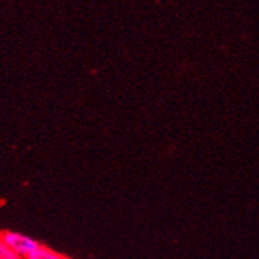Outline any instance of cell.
Returning a JSON list of instances; mask_svg holds the SVG:
<instances>
[{
	"label": "cell",
	"mask_w": 259,
	"mask_h": 259,
	"mask_svg": "<svg viewBox=\"0 0 259 259\" xmlns=\"http://www.w3.org/2000/svg\"><path fill=\"white\" fill-rule=\"evenodd\" d=\"M2 242L24 259L41 246L36 239L17 232H2Z\"/></svg>",
	"instance_id": "obj_1"
},
{
	"label": "cell",
	"mask_w": 259,
	"mask_h": 259,
	"mask_svg": "<svg viewBox=\"0 0 259 259\" xmlns=\"http://www.w3.org/2000/svg\"><path fill=\"white\" fill-rule=\"evenodd\" d=\"M0 241H2V232H0Z\"/></svg>",
	"instance_id": "obj_5"
},
{
	"label": "cell",
	"mask_w": 259,
	"mask_h": 259,
	"mask_svg": "<svg viewBox=\"0 0 259 259\" xmlns=\"http://www.w3.org/2000/svg\"><path fill=\"white\" fill-rule=\"evenodd\" d=\"M4 249H6V245H4V243L2 242V241H0V255H2V254H3Z\"/></svg>",
	"instance_id": "obj_4"
},
{
	"label": "cell",
	"mask_w": 259,
	"mask_h": 259,
	"mask_svg": "<svg viewBox=\"0 0 259 259\" xmlns=\"http://www.w3.org/2000/svg\"><path fill=\"white\" fill-rule=\"evenodd\" d=\"M27 259H66V256H64L60 252L55 251V250L49 249L47 246L41 245L36 251H33L31 255L28 256Z\"/></svg>",
	"instance_id": "obj_2"
},
{
	"label": "cell",
	"mask_w": 259,
	"mask_h": 259,
	"mask_svg": "<svg viewBox=\"0 0 259 259\" xmlns=\"http://www.w3.org/2000/svg\"><path fill=\"white\" fill-rule=\"evenodd\" d=\"M66 259H70V258H66Z\"/></svg>",
	"instance_id": "obj_6"
},
{
	"label": "cell",
	"mask_w": 259,
	"mask_h": 259,
	"mask_svg": "<svg viewBox=\"0 0 259 259\" xmlns=\"http://www.w3.org/2000/svg\"><path fill=\"white\" fill-rule=\"evenodd\" d=\"M0 259H24V258L19 255V254H16L15 251H12V250H10L7 246H6L3 254L0 255Z\"/></svg>",
	"instance_id": "obj_3"
}]
</instances>
